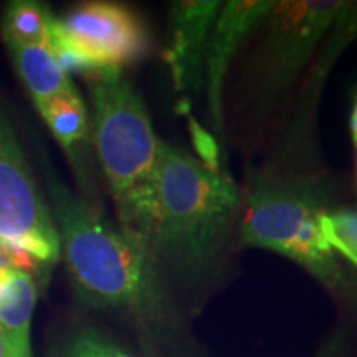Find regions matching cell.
Segmentation results:
<instances>
[{"mask_svg":"<svg viewBox=\"0 0 357 357\" xmlns=\"http://www.w3.org/2000/svg\"><path fill=\"white\" fill-rule=\"evenodd\" d=\"M155 213L147 247L159 268L184 280L215 270L229 250L243 194L220 171L167 142L162 146Z\"/></svg>","mask_w":357,"mask_h":357,"instance_id":"obj_1","label":"cell"},{"mask_svg":"<svg viewBox=\"0 0 357 357\" xmlns=\"http://www.w3.org/2000/svg\"><path fill=\"white\" fill-rule=\"evenodd\" d=\"M60 247L79 298L144 321L166 318L160 268L144 240L116 230L100 213L50 178Z\"/></svg>","mask_w":357,"mask_h":357,"instance_id":"obj_2","label":"cell"},{"mask_svg":"<svg viewBox=\"0 0 357 357\" xmlns=\"http://www.w3.org/2000/svg\"><path fill=\"white\" fill-rule=\"evenodd\" d=\"M93 102V139L123 230L147 243L155 213L164 142L144 102L121 70L86 75Z\"/></svg>","mask_w":357,"mask_h":357,"instance_id":"obj_3","label":"cell"},{"mask_svg":"<svg viewBox=\"0 0 357 357\" xmlns=\"http://www.w3.org/2000/svg\"><path fill=\"white\" fill-rule=\"evenodd\" d=\"M342 6L337 0L275 2L250 38L255 45L243 61L236 86L240 118L248 124L270 118L310 68Z\"/></svg>","mask_w":357,"mask_h":357,"instance_id":"obj_4","label":"cell"},{"mask_svg":"<svg viewBox=\"0 0 357 357\" xmlns=\"http://www.w3.org/2000/svg\"><path fill=\"white\" fill-rule=\"evenodd\" d=\"M321 187L312 178L253 172L243 195L240 236L248 247L270 250L306 268L324 287H344L336 253L326 242L319 217Z\"/></svg>","mask_w":357,"mask_h":357,"instance_id":"obj_5","label":"cell"},{"mask_svg":"<svg viewBox=\"0 0 357 357\" xmlns=\"http://www.w3.org/2000/svg\"><path fill=\"white\" fill-rule=\"evenodd\" d=\"M50 48L66 75L121 70L149 50V33L131 8L88 2L52 22Z\"/></svg>","mask_w":357,"mask_h":357,"instance_id":"obj_6","label":"cell"},{"mask_svg":"<svg viewBox=\"0 0 357 357\" xmlns=\"http://www.w3.org/2000/svg\"><path fill=\"white\" fill-rule=\"evenodd\" d=\"M0 242L45 266L61 255L52 208L40 194L10 121L0 109Z\"/></svg>","mask_w":357,"mask_h":357,"instance_id":"obj_7","label":"cell"},{"mask_svg":"<svg viewBox=\"0 0 357 357\" xmlns=\"http://www.w3.org/2000/svg\"><path fill=\"white\" fill-rule=\"evenodd\" d=\"M273 6L271 0H230L223 2L218 12L204 68L208 118L218 139L225 134V93L230 68Z\"/></svg>","mask_w":357,"mask_h":357,"instance_id":"obj_8","label":"cell"},{"mask_svg":"<svg viewBox=\"0 0 357 357\" xmlns=\"http://www.w3.org/2000/svg\"><path fill=\"white\" fill-rule=\"evenodd\" d=\"M223 2L184 0L169 8L166 60L176 91L182 98L204 88V68L211 33Z\"/></svg>","mask_w":357,"mask_h":357,"instance_id":"obj_9","label":"cell"},{"mask_svg":"<svg viewBox=\"0 0 357 357\" xmlns=\"http://www.w3.org/2000/svg\"><path fill=\"white\" fill-rule=\"evenodd\" d=\"M37 303V283L32 273L19 268L0 288V334L12 357H32L30 328Z\"/></svg>","mask_w":357,"mask_h":357,"instance_id":"obj_10","label":"cell"},{"mask_svg":"<svg viewBox=\"0 0 357 357\" xmlns=\"http://www.w3.org/2000/svg\"><path fill=\"white\" fill-rule=\"evenodd\" d=\"M13 65L32 95L35 105L77 89L47 45H24L6 40Z\"/></svg>","mask_w":357,"mask_h":357,"instance_id":"obj_11","label":"cell"},{"mask_svg":"<svg viewBox=\"0 0 357 357\" xmlns=\"http://www.w3.org/2000/svg\"><path fill=\"white\" fill-rule=\"evenodd\" d=\"M37 108L55 139L65 151L73 153L86 139L88 114L77 89L52 98Z\"/></svg>","mask_w":357,"mask_h":357,"instance_id":"obj_12","label":"cell"},{"mask_svg":"<svg viewBox=\"0 0 357 357\" xmlns=\"http://www.w3.org/2000/svg\"><path fill=\"white\" fill-rule=\"evenodd\" d=\"M53 15L37 2H13L3 20V40L50 47Z\"/></svg>","mask_w":357,"mask_h":357,"instance_id":"obj_13","label":"cell"},{"mask_svg":"<svg viewBox=\"0 0 357 357\" xmlns=\"http://www.w3.org/2000/svg\"><path fill=\"white\" fill-rule=\"evenodd\" d=\"M326 242L336 255L344 257L357 268V213L352 211L323 212L319 217Z\"/></svg>","mask_w":357,"mask_h":357,"instance_id":"obj_14","label":"cell"},{"mask_svg":"<svg viewBox=\"0 0 357 357\" xmlns=\"http://www.w3.org/2000/svg\"><path fill=\"white\" fill-rule=\"evenodd\" d=\"M55 357H131L108 337L91 328L79 329L66 339Z\"/></svg>","mask_w":357,"mask_h":357,"instance_id":"obj_15","label":"cell"},{"mask_svg":"<svg viewBox=\"0 0 357 357\" xmlns=\"http://www.w3.org/2000/svg\"><path fill=\"white\" fill-rule=\"evenodd\" d=\"M189 124L192 141H194L195 149H197L200 158H202L200 162L205 164L207 167L213 169V171H220V169H218V147L215 137L205 131L194 118H189Z\"/></svg>","mask_w":357,"mask_h":357,"instance_id":"obj_16","label":"cell"},{"mask_svg":"<svg viewBox=\"0 0 357 357\" xmlns=\"http://www.w3.org/2000/svg\"><path fill=\"white\" fill-rule=\"evenodd\" d=\"M19 257H26L25 253L19 252V250L12 248L10 245L0 242V288H2L3 281L7 280V276L13 273L15 270L22 268V261Z\"/></svg>","mask_w":357,"mask_h":357,"instance_id":"obj_17","label":"cell"},{"mask_svg":"<svg viewBox=\"0 0 357 357\" xmlns=\"http://www.w3.org/2000/svg\"><path fill=\"white\" fill-rule=\"evenodd\" d=\"M351 136L354 147L357 149V95L354 98V105H352V113H351Z\"/></svg>","mask_w":357,"mask_h":357,"instance_id":"obj_18","label":"cell"},{"mask_svg":"<svg viewBox=\"0 0 357 357\" xmlns=\"http://www.w3.org/2000/svg\"><path fill=\"white\" fill-rule=\"evenodd\" d=\"M0 357H12L10 352H8L6 342H3L2 334H0Z\"/></svg>","mask_w":357,"mask_h":357,"instance_id":"obj_19","label":"cell"},{"mask_svg":"<svg viewBox=\"0 0 357 357\" xmlns=\"http://www.w3.org/2000/svg\"><path fill=\"white\" fill-rule=\"evenodd\" d=\"M319 357H321V356H319ZM323 357H324V356H323Z\"/></svg>","mask_w":357,"mask_h":357,"instance_id":"obj_20","label":"cell"}]
</instances>
